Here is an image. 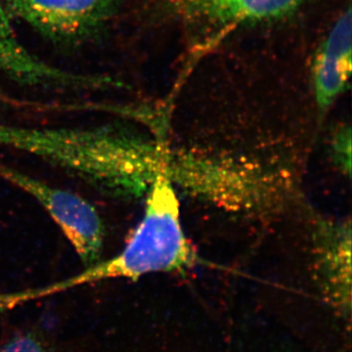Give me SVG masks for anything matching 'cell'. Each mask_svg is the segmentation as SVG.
<instances>
[{"label":"cell","mask_w":352,"mask_h":352,"mask_svg":"<svg viewBox=\"0 0 352 352\" xmlns=\"http://www.w3.org/2000/svg\"><path fill=\"white\" fill-rule=\"evenodd\" d=\"M146 196L142 219L119 254L106 261L100 259L75 276L41 287L39 298L105 280H138L193 265L195 252L183 231L180 204L170 168L157 173Z\"/></svg>","instance_id":"1"},{"label":"cell","mask_w":352,"mask_h":352,"mask_svg":"<svg viewBox=\"0 0 352 352\" xmlns=\"http://www.w3.org/2000/svg\"><path fill=\"white\" fill-rule=\"evenodd\" d=\"M126 0H1L10 17L27 23L62 48L80 47L102 36Z\"/></svg>","instance_id":"2"},{"label":"cell","mask_w":352,"mask_h":352,"mask_svg":"<svg viewBox=\"0 0 352 352\" xmlns=\"http://www.w3.org/2000/svg\"><path fill=\"white\" fill-rule=\"evenodd\" d=\"M0 176L38 201L61 229L87 267L100 261L105 226L90 201L3 164H0Z\"/></svg>","instance_id":"3"},{"label":"cell","mask_w":352,"mask_h":352,"mask_svg":"<svg viewBox=\"0 0 352 352\" xmlns=\"http://www.w3.org/2000/svg\"><path fill=\"white\" fill-rule=\"evenodd\" d=\"M11 17L0 0V71L14 82L29 87L106 89L120 87L109 76L72 73L51 66L32 54L16 36Z\"/></svg>","instance_id":"4"},{"label":"cell","mask_w":352,"mask_h":352,"mask_svg":"<svg viewBox=\"0 0 352 352\" xmlns=\"http://www.w3.org/2000/svg\"><path fill=\"white\" fill-rule=\"evenodd\" d=\"M351 9L338 18L322 43L314 65L315 98L327 110L346 90L351 73Z\"/></svg>","instance_id":"5"},{"label":"cell","mask_w":352,"mask_h":352,"mask_svg":"<svg viewBox=\"0 0 352 352\" xmlns=\"http://www.w3.org/2000/svg\"><path fill=\"white\" fill-rule=\"evenodd\" d=\"M305 0H180L187 16L208 24L230 25L276 19Z\"/></svg>","instance_id":"6"},{"label":"cell","mask_w":352,"mask_h":352,"mask_svg":"<svg viewBox=\"0 0 352 352\" xmlns=\"http://www.w3.org/2000/svg\"><path fill=\"white\" fill-rule=\"evenodd\" d=\"M0 352H51L39 333L28 331L15 333L0 346Z\"/></svg>","instance_id":"7"}]
</instances>
